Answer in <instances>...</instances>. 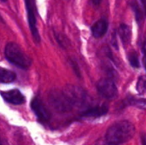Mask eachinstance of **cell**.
<instances>
[{
	"instance_id": "3957f363",
	"label": "cell",
	"mask_w": 146,
	"mask_h": 145,
	"mask_svg": "<svg viewBox=\"0 0 146 145\" xmlns=\"http://www.w3.org/2000/svg\"><path fill=\"white\" fill-rule=\"evenodd\" d=\"M62 91L74 107L84 108L87 107L91 103V97L84 88L79 85L70 84L66 85Z\"/></svg>"
},
{
	"instance_id": "277c9868",
	"label": "cell",
	"mask_w": 146,
	"mask_h": 145,
	"mask_svg": "<svg viewBox=\"0 0 146 145\" xmlns=\"http://www.w3.org/2000/svg\"><path fill=\"white\" fill-rule=\"evenodd\" d=\"M48 99L51 107L60 113L69 112L74 107L64 91L58 89L51 90L49 93Z\"/></svg>"
},
{
	"instance_id": "30bf717a",
	"label": "cell",
	"mask_w": 146,
	"mask_h": 145,
	"mask_svg": "<svg viewBox=\"0 0 146 145\" xmlns=\"http://www.w3.org/2000/svg\"><path fill=\"white\" fill-rule=\"evenodd\" d=\"M107 112H108V108L106 106L104 105L96 106V107H92L86 110L82 114V116L85 118H98V117L106 115Z\"/></svg>"
},
{
	"instance_id": "d6986e66",
	"label": "cell",
	"mask_w": 146,
	"mask_h": 145,
	"mask_svg": "<svg viewBox=\"0 0 146 145\" xmlns=\"http://www.w3.org/2000/svg\"><path fill=\"white\" fill-rule=\"evenodd\" d=\"M92 3H93V4H95V5H98V4H100V3H101L102 0H92Z\"/></svg>"
},
{
	"instance_id": "9a60e30c",
	"label": "cell",
	"mask_w": 146,
	"mask_h": 145,
	"mask_svg": "<svg viewBox=\"0 0 146 145\" xmlns=\"http://www.w3.org/2000/svg\"><path fill=\"white\" fill-rule=\"evenodd\" d=\"M128 61L131 64V66L133 68H139L140 64H139V56L137 55V53L135 52H131L129 53L128 55Z\"/></svg>"
},
{
	"instance_id": "7c38bea8",
	"label": "cell",
	"mask_w": 146,
	"mask_h": 145,
	"mask_svg": "<svg viewBox=\"0 0 146 145\" xmlns=\"http://www.w3.org/2000/svg\"><path fill=\"white\" fill-rule=\"evenodd\" d=\"M15 73L10 70L0 68V82L11 83L15 79Z\"/></svg>"
},
{
	"instance_id": "6da1fadb",
	"label": "cell",
	"mask_w": 146,
	"mask_h": 145,
	"mask_svg": "<svg viewBox=\"0 0 146 145\" xmlns=\"http://www.w3.org/2000/svg\"><path fill=\"white\" fill-rule=\"evenodd\" d=\"M135 133V127L128 121H120L111 125L105 135V139L115 144L128 142Z\"/></svg>"
},
{
	"instance_id": "ffe728a7",
	"label": "cell",
	"mask_w": 146,
	"mask_h": 145,
	"mask_svg": "<svg viewBox=\"0 0 146 145\" xmlns=\"http://www.w3.org/2000/svg\"><path fill=\"white\" fill-rule=\"evenodd\" d=\"M141 1H142V3H143L144 8H145V9L146 11V0H141Z\"/></svg>"
},
{
	"instance_id": "2e32d148",
	"label": "cell",
	"mask_w": 146,
	"mask_h": 145,
	"mask_svg": "<svg viewBox=\"0 0 146 145\" xmlns=\"http://www.w3.org/2000/svg\"><path fill=\"white\" fill-rule=\"evenodd\" d=\"M129 103L134 107H137L139 109H146V99L144 98H139V99H137V98H133L130 100Z\"/></svg>"
},
{
	"instance_id": "44dd1931",
	"label": "cell",
	"mask_w": 146,
	"mask_h": 145,
	"mask_svg": "<svg viewBox=\"0 0 146 145\" xmlns=\"http://www.w3.org/2000/svg\"><path fill=\"white\" fill-rule=\"evenodd\" d=\"M143 145H146V139L144 140V142H143Z\"/></svg>"
},
{
	"instance_id": "ac0fdd59",
	"label": "cell",
	"mask_w": 146,
	"mask_h": 145,
	"mask_svg": "<svg viewBox=\"0 0 146 145\" xmlns=\"http://www.w3.org/2000/svg\"><path fill=\"white\" fill-rule=\"evenodd\" d=\"M143 63H144V67L146 70V50L144 49V56H143Z\"/></svg>"
},
{
	"instance_id": "4fadbf2b",
	"label": "cell",
	"mask_w": 146,
	"mask_h": 145,
	"mask_svg": "<svg viewBox=\"0 0 146 145\" xmlns=\"http://www.w3.org/2000/svg\"><path fill=\"white\" fill-rule=\"evenodd\" d=\"M55 37H56V38L58 44H59L63 49H66V48H68V47L70 45V42H69L68 38L65 35H63V34H62V33H56H56H55Z\"/></svg>"
},
{
	"instance_id": "ba28073f",
	"label": "cell",
	"mask_w": 146,
	"mask_h": 145,
	"mask_svg": "<svg viewBox=\"0 0 146 145\" xmlns=\"http://www.w3.org/2000/svg\"><path fill=\"white\" fill-rule=\"evenodd\" d=\"M1 96L6 102L11 104L21 105L25 103V97L17 89L10 90L8 91H2Z\"/></svg>"
},
{
	"instance_id": "e0dca14e",
	"label": "cell",
	"mask_w": 146,
	"mask_h": 145,
	"mask_svg": "<svg viewBox=\"0 0 146 145\" xmlns=\"http://www.w3.org/2000/svg\"><path fill=\"white\" fill-rule=\"evenodd\" d=\"M94 145H117V144H115L110 143L109 141H107V140L105 139V141H103V140L98 141V143H96Z\"/></svg>"
},
{
	"instance_id": "5b68a950",
	"label": "cell",
	"mask_w": 146,
	"mask_h": 145,
	"mask_svg": "<svg viewBox=\"0 0 146 145\" xmlns=\"http://www.w3.org/2000/svg\"><path fill=\"white\" fill-rule=\"evenodd\" d=\"M98 93L106 99H114L118 94L115 84L110 79H102L97 83Z\"/></svg>"
},
{
	"instance_id": "7a4b0ae2",
	"label": "cell",
	"mask_w": 146,
	"mask_h": 145,
	"mask_svg": "<svg viewBox=\"0 0 146 145\" xmlns=\"http://www.w3.org/2000/svg\"><path fill=\"white\" fill-rule=\"evenodd\" d=\"M5 57L9 62L21 68H27L32 64L31 58L23 52L18 44L13 42H9L6 44Z\"/></svg>"
},
{
	"instance_id": "7402d4cb",
	"label": "cell",
	"mask_w": 146,
	"mask_h": 145,
	"mask_svg": "<svg viewBox=\"0 0 146 145\" xmlns=\"http://www.w3.org/2000/svg\"><path fill=\"white\" fill-rule=\"evenodd\" d=\"M1 2H3V3H4V2H7V0H0Z\"/></svg>"
},
{
	"instance_id": "8992f818",
	"label": "cell",
	"mask_w": 146,
	"mask_h": 145,
	"mask_svg": "<svg viewBox=\"0 0 146 145\" xmlns=\"http://www.w3.org/2000/svg\"><path fill=\"white\" fill-rule=\"evenodd\" d=\"M25 3H26V9H27V19H28V24L30 26V30H31L33 39L38 44L40 42V36H39L38 31L37 29L33 2V0H25Z\"/></svg>"
},
{
	"instance_id": "9c48e42d",
	"label": "cell",
	"mask_w": 146,
	"mask_h": 145,
	"mask_svg": "<svg viewBox=\"0 0 146 145\" xmlns=\"http://www.w3.org/2000/svg\"><path fill=\"white\" fill-rule=\"evenodd\" d=\"M109 24L106 20H99L93 24L92 26V32L93 37L98 38H102L108 31Z\"/></svg>"
},
{
	"instance_id": "5bb4252c",
	"label": "cell",
	"mask_w": 146,
	"mask_h": 145,
	"mask_svg": "<svg viewBox=\"0 0 146 145\" xmlns=\"http://www.w3.org/2000/svg\"><path fill=\"white\" fill-rule=\"evenodd\" d=\"M137 91L142 95H146V76H141L139 78L137 83Z\"/></svg>"
},
{
	"instance_id": "52a82bcc",
	"label": "cell",
	"mask_w": 146,
	"mask_h": 145,
	"mask_svg": "<svg viewBox=\"0 0 146 145\" xmlns=\"http://www.w3.org/2000/svg\"><path fill=\"white\" fill-rule=\"evenodd\" d=\"M31 108L40 121L45 122V121H48L50 120V113L47 110L44 104L43 103V102L39 98L34 97L32 100Z\"/></svg>"
},
{
	"instance_id": "603a6c76",
	"label": "cell",
	"mask_w": 146,
	"mask_h": 145,
	"mask_svg": "<svg viewBox=\"0 0 146 145\" xmlns=\"http://www.w3.org/2000/svg\"><path fill=\"white\" fill-rule=\"evenodd\" d=\"M0 145H1V144H0Z\"/></svg>"
},
{
	"instance_id": "8fae6325",
	"label": "cell",
	"mask_w": 146,
	"mask_h": 145,
	"mask_svg": "<svg viewBox=\"0 0 146 145\" xmlns=\"http://www.w3.org/2000/svg\"><path fill=\"white\" fill-rule=\"evenodd\" d=\"M118 34L125 46L129 44L131 41V38H132V31H131V28L127 25L126 24L120 25L118 28Z\"/></svg>"
}]
</instances>
